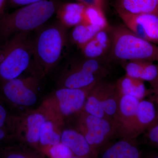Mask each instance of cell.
Listing matches in <instances>:
<instances>
[{
	"mask_svg": "<svg viewBox=\"0 0 158 158\" xmlns=\"http://www.w3.org/2000/svg\"><path fill=\"white\" fill-rule=\"evenodd\" d=\"M136 140L119 138L118 141L111 142L102 150L98 158H141Z\"/></svg>",
	"mask_w": 158,
	"mask_h": 158,
	"instance_id": "14",
	"label": "cell"
},
{
	"mask_svg": "<svg viewBox=\"0 0 158 158\" xmlns=\"http://www.w3.org/2000/svg\"><path fill=\"white\" fill-rule=\"evenodd\" d=\"M48 153L51 158H71L74 156L70 149L62 142L49 147Z\"/></svg>",
	"mask_w": 158,
	"mask_h": 158,
	"instance_id": "26",
	"label": "cell"
},
{
	"mask_svg": "<svg viewBox=\"0 0 158 158\" xmlns=\"http://www.w3.org/2000/svg\"><path fill=\"white\" fill-rule=\"evenodd\" d=\"M14 139V137L9 131L0 128V146Z\"/></svg>",
	"mask_w": 158,
	"mask_h": 158,
	"instance_id": "28",
	"label": "cell"
},
{
	"mask_svg": "<svg viewBox=\"0 0 158 158\" xmlns=\"http://www.w3.org/2000/svg\"><path fill=\"white\" fill-rule=\"evenodd\" d=\"M61 142L70 149L74 156L83 158H98L85 137L74 129L70 127L62 130Z\"/></svg>",
	"mask_w": 158,
	"mask_h": 158,
	"instance_id": "13",
	"label": "cell"
},
{
	"mask_svg": "<svg viewBox=\"0 0 158 158\" xmlns=\"http://www.w3.org/2000/svg\"><path fill=\"white\" fill-rule=\"evenodd\" d=\"M76 1H77V2H78V0H76Z\"/></svg>",
	"mask_w": 158,
	"mask_h": 158,
	"instance_id": "36",
	"label": "cell"
},
{
	"mask_svg": "<svg viewBox=\"0 0 158 158\" xmlns=\"http://www.w3.org/2000/svg\"><path fill=\"white\" fill-rule=\"evenodd\" d=\"M144 134V138L148 144L158 150V123L153 125Z\"/></svg>",
	"mask_w": 158,
	"mask_h": 158,
	"instance_id": "27",
	"label": "cell"
},
{
	"mask_svg": "<svg viewBox=\"0 0 158 158\" xmlns=\"http://www.w3.org/2000/svg\"><path fill=\"white\" fill-rule=\"evenodd\" d=\"M109 73V69L98 59L72 60L58 69L56 86L73 89L90 88Z\"/></svg>",
	"mask_w": 158,
	"mask_h": 158,
	"instance_id": "5",
	"label": "cell"
},
{
	"mask_svg": "<svg viewBox=\"0 0 158 158\" xmlns=\"http://www.w3.org/2000/svg\"><path fill=\"white\" fill-rule=\"evenodd\" d=\"M13 115L0 97V128L6 129L11 133Z\"/></svg>",
	"mask_w": 158,
	"mask_h": 158,
	"instance_id": "25",
	"label": "cell"
},
{
	"mask_svg": "<svg viewBox=\"0 0 158 158\" xmlns=\"http://www.w3.org/2000/svg\"><path fill=\"white\" fill-rule=\"evenodd\" d=\"M9 0H0V16L4 14L7 3Z\"/></svg>",
	"mask_w": 158,
	"mask_h": 158,
	"instance_id": "32",
	"label": "cell"
},
{
	"mask_svg": "<svg viewBox=\"0 0 158 158\" xmlns=\"http://www.w3.org/2000/svg\"><path fill=\"white\" fill-rule=\"evenodd\" d=\"M98 26L81 23L73 27L71 33V38L74 43L81 49L99 31L103 30Z\"/></svg>",
	"mask_w": 158,
	"mask_h": 158,
	"instance_id": "23",
	"label": "cell"
},
{
	"mask_svg": "<svg viewBox=\"0 0 158 158\" xmlns=\"http://www.w3.org/2000/svg\"><path fill=\"white\" fill-rule=\"evenodd\" d=\"M93 87L84 89L56 88L46 97L37 109L44 114L47 119L53 122L60 128L84 109L87 97Z\"/></svg>",
	"mask_w": 158,
	"mask_h": 158,
	"instance_id": "4",
	"label": "cell"
},
{
	"mask_svg": "<svg viewBox=\"0 0 158 158\" xmlns=\"http://www.w3.org/2000/svg\"><path fill=\"white\" fill-rule=\"evenodd\" d=\"M111 55L121 61L158 62V46L140 38L125 26L111 28Z\"/></svg>",
	"mask_w": 158,
	"mask_h": 158,
	"instance_id": "7",
	"label": "cell"
},
{
	"mask_svg": "<svg viewBox=\"0 0 158 158\" xmlns=\"http://www.w3.org/2000/svg\"><path fill=\"white\" fill-rule=\"evenodd\" d=\"M117 14L130 31L138 37L158 44V16L153 14H133L116 8Z\"/></svg>",
	"mask_w": 158,
	"mask_h": 158,
	"instance_id": "11",
	"label": "cell"
},
{
	"mask_svg": "<svg viewBox=\"0 0 158 158\" xmlns=\"http://www.w3.org/2000/svg\"><path fill=\"white\" fill-rule=\"evenodd\" d=\"M67 29L57 19L33 32V69L43 78L59 67L67 42Z\"/></svg>",
	"mask_w": 158,
	"mask_h": 158,
	"instance_id": "1",
	"label": "cell"
},
{
	"mask_svg": "<svg viewBox=\"0 0 158 158\" xmlns=\"http://www.w3.org/2000/svg\"><path fill=\"white\" fill-rule=\"evenodd\" d=\"M151 158H158V155H156L153 156Z\"/></svg>",
	"mask_w": 158,
	"mask_h": 158,
	"instance_id": "33",
	"label": "cell"
},
{
	"mask_svg": "<svg viewBox=\"0 0 158 158\" xmlns=\"http://www.w3.org/2000/svg\"><path fill=\"white\" fill-rule=\"evenodd\" d=\"M86 6L80 2L61 3L56 12L57 19L67 28L77 25L82 22Z\"/></svg>",
	"mask_w": 158,
	"mask_h": 158,
	"instance_id": "18",
	"label": "cell"
},
{
	"mask_svg": "<svg viewBox=\"0 0 158 158\" xmlns=\"http://www.w3.org/2000/svg\"><path fill=\"white\" fill-rule=\"evenodd\" d=\"M116 8L131 14H151L158 16L157 0H116Z\"/></svg>",
	"mask_w": 158,
	"mask_h": 158,
	"instance_id": "21",
	"label": "cell"
},
{
	"mask_svg": "<svg viewBox=\"0 0 158 158\" xmlns=\"http://www.w3.org/2000/svg\"><path fill=\"white\" fill-rule=\"evenodd\" d=\"M151 91H152L153 93L154 94V99L155 101L156 104L157 105V115L156 118V123H158V77L155 81L151 83Z\"/></svg>",
	"mask_w": 158,
	"mask_h": 158,
	"instance_id": "31",
	"label": "cell"
},
{
	"mask_svg": "<svg viewBox=\"0 0 158 158\" xmlns=\"http://www.w3.org/2000/svg\"><path fill=\"white\" fill-rule=\"evenodd\" d=\"M69 119H71L73 123L71 128L84 135L97 158L102 150L117 137L115 123L106 118L90 115L84 109Z\"/></svg>",
	"mask_w": 158,
	"mask_h": 158,
	"instance_id": "8",
	"label": "cell"
},
{
	"mask_svg": "<svg viewBox=\"0 0 158 158\" xmlns=\"http://www.w3.org/2000/svg\"><path fill=\"white\" fill-rule=\"evenodd\" d=\"M60 128L50 120L47 119L42 124L40 135V145L42 147H50L61 142Z\"/></svg>",
	"mask_w": 158,
	"mask_h": 158,
	"instance_id": "22",
	"label": "cell"
},
{
	"mask_svg": "<svg viewBox=\"0 0 158 158\" xmlns=\"http://www.w3.org/2000/svg\"><path fill=\"white\" fill-rule=\"evenodd\" d=\"M126 75L139 79L149 84L158 77V65L144 60L128 61L123 65Z\"/></svg>",
	"mask_w": 158,
	"mask_h": 158,
	"instance_id": "17",
	"label": "cell"
},
{
	"mask_svg": "<svg viewBox=\"0 0 158 158\" xmlns=\"http://www.w3.org/2000/svg\"><path fill=\"white\" fill-rule=\"evenodd\" d=\"M157 2L158 4V0H157Z\"/></svg>",
	"mask_w": 158,
	"mask_h": 158,
	"instance_id": "35",
	"label": "cell"
},
{
	"mask_svg": "<svg viewBox=\"0 0 158 158\" xmlns=\"http://www.w3.org/2000/svg\"><path fill=\"white\" fill-rule=\"evenodd\" d=\"M111 42V28L109 27L99 31L81 49L85 58L98 59L110 49Z\"/></svg>",
	"mask_w": 158,
	"mask_h": 158,
	"instance_id": "16",
	"label": "cell"
},
{
	"mask_svg": "<svg viewBox=\"0 0 158 158\" xmlns=\"http://www.w3.org/2000/svg\"><path fill=\"white\" fill-rule=\"evenodd\" d=\"M81 23L98 26L102 29L110 27L103 10L92 6H86Z\"/></svg>",
	"mask_w": 158,
	"mask_h": 158,
	"instance_id": "24",
	"label": "cell"
},
{
	"mask_svg": "<svg viewBox=\"0 0 158 158\" xmlns=\"http://www.w3.org/2000/svg\"><path fill=\"white\" fill-rule=\"evenodd\" d=\"M0 158H48L42 150L13 139L0 146Z\"/></svg>",
	"mask_w": 158,
	"mask_h": 158,
	"instance_id": "15",
	"label": "cell"
},
{
	"mask_svg": "<svg viewBox=\"0 0 158 158\" xmlns=\"http://www.w3.org/2000/svg\"><path fill=\"white\" fill-rule=\"evenodd\" d=\"M141 158H142V157H141Z\"/></svg>",
	"mask_w": 158,
	"mask_h": 158,
	"instance_id": "37",
	"label": "cell"
},
{
	"mask_svg": "<svg viewBox=\"0 0 158 158\" xmlns=\"http://www.w3.org/2000/svg\"><path fill=\"white\" fill-rule=\"evenodd\" d=\"M71 158H83L79 157L76 156H73V157Z\"/></svg>",
	"mask_w": 158,
	"mask_h": 158,
	"instance_id": "34",
	"label": "cell"
},
{
	"mask_svg": "<svg viewBox=\"0 0 158 158\" xmlns=\"http://www.w3.org/2000/svg\"><path fill=\"white\" fill-rule=\"evenodd\" d=\"M43 78L34 70L28 74L0 84V97L9 110L19 114L30 111L40 99V88ZM12 113V112H11Z\"/></svg>",
	"mask_w": 158,
	"mask_h": 158,
	"instance_id": "6",
	"label": "cell"
},
{
	"mask_svg": "<svg viewBox=\"0 0 158 158\" xmlns=\"http://www.w3.org/2000/svg\"><path fill=\"white\" fill-rule=\"evenodd\" d=\"M85 6L96 7L103 10L105 0H78Z\"/></svg>",
	"mask_w": 158,
	"mask_h": 158,
	"instance_id": "29",
	"label": "cell"
},
{
	"mask_svg": "<svg viewBox=\"0 0 158 158\" xmlns=\"http://www.w3.org/2000/svg\"><path fill=\"white\" fill-rule=\"evenodd\" d=\"M140 101L130 96L120 97L118 118L116 126L117 137L129 140H136V114Z\"/></svg>",
	"mask_w": 158,
	"mask_h": 158,
	"instance_id": "12",
	"label": "cell"
},
{
	"mask_svg": "<svg viewBox=\"0 0 158 158\" xmlns=\"http://www.w3.org/2000/svg\"><path fill=\"white\" fill-rule=\"evenodd\" d=\"M156 115V110L152 102L144 100L140 101L136 114V129L138 137L155 124Z\"/></svg>",
	"mask_w": 158,
	"mask_h": 158,
	"instance_id": "19",
	"label": "cell"
},
{
	"mask_svg": "<svg viewBox=\"0 0 158 158\" xmlns=\"http://www.w3.org/2000/svg\"><path fill=\"white\" fill-rule=\"evenodd\" d=\"M46 120L44 114L37 109L14 114L11 134L15 139L42 150L40 145V135L42 124Z\"/></svg>",
	"mask_w": 158,
	"mask_h": 158,
	"instance_id": "10",
	"label": "cell"
},
{
	"mask_svg": "<svg viewBox=\"0 0 158 158\" xmlns=\"http://www.w3.org/2000/svg\"><path fill=\"white\" fill-rule=\"evenodd\" d=\"M33 32L16 34L0 44V84L33 68Z\"/></svg>",
	"mask_w": 158,
	"mask_h": 158,
	"instance_id": "3",
	"label": "cell"
},
{
	"mask_svg": "<svg viewBox=\"0 0 158 158\" xmlns=\"http://www.w3.org/2000/svg\"><path fill=\"white\" fill-rule=\"evenodd\" d=\"M115 84L120 97L130 95L141 101L148 92L144 81L126 74L118 79Z\"/></svg>",
	"mask_w": 158,
	"mask_h": 158,
	"instance_id": "20",
	"label": "cell"
},
{
	"mask_svg": "<svg viewBox=\"0 0 158 158\" xmlns=\"http://www.w3.org/2000/svg\"><path fill=\"white\" fill-rule=\"evenodd\" d=\"M61 3L45 0L23 7L0 16V44L16 34L31 33L48 22Z\"/></svg>",
	"mask_w": 158,
	"mask_h": 158,
	"instance_id": "2",
	"label": "cell"
},
{
	"mask_svg": "<svg viewBox=\"0 0 158 158\" xmlns=\"http://www.w3.org/2000/svg\"><path fill=\"white\" fill-rule=\"evenodd\" d=\"M120 97L116 84L102 79L91 89L83 109L90 115L106 118L116 125Z\"/></svg>",
	"mask_w": 158,
	"mask_h": 158,
	"instance_id": "9",
	"label": "cell"
},
{
	"mask_svg": "<svg viewBox=\"0 0 158 158\" xmlns=\"http://www.w3.org/2000/svg\"><path fill=\"white\" fill-rule=\"evenodd\" d=\"M43 1L45 0H9L12 6L20 7L39 2Z\"/></svg>",
	"mask_w": 158,
	"mask_h": 158,
	"instance_id": "30",
	"label": "cell"
}]
</instances>
